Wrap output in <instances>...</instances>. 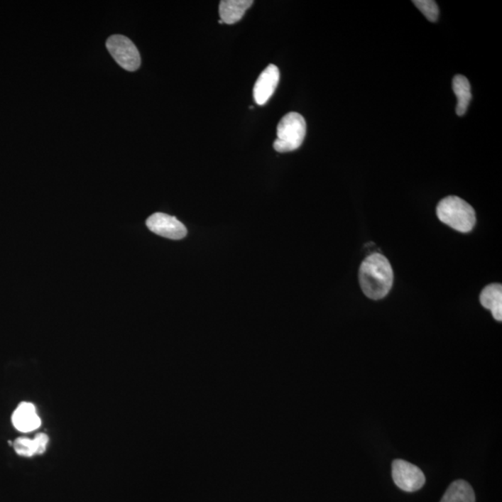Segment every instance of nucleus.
<instances>
[{
	"label": "nucleus",
	"mask_w": 502,
	"mask_h": 502,
	"mask_svg": "<svg viewBox=\"0 0 502 502\" xmlns=\"http://www.w3.org/2000/svg\"><path fill=\"white\" fill-rule=\"evenodd\" d=\"M452 88L457 99H458L456 112L459 116H464L471 100L470 82L464 76L458 75L453 78Z\"/></svg>",
	"instance_id": "nucleus-12"
},
{
	"label": "nucleus",
	"mask_w": 502,
	"mask_h": 502,
	"mask_svg": "<svg viewBox=\"0 0 502 502\" xmlns=\"http://www.w3.org/2000/svg\"><path fill=\"white\" fill-rule=\"evenodd\" d=\"M481 305L491 311L496 320H502V285L491 284L486 287L481 293Z\"/></svg>",
	"instance_id": "nucleus-10"
},
{
	"label": "nucleus",
	"mask_w": 502,
	"mask_h": 502,
	"mask_svg": "<svg viewBox=\"0 0 502 502\" xmlns=\"http://www.w3.org/2000/svg\"><path fill=\"white\" fill-rule=\"evenodd\" d=\"M440 502H476V495L470 484L458 480L451 484Z\"/></svg>",
	"instance_id": "nucleus-11"
},
{
	"label": "nucleus",
	"mask_w": 502,
	"mask_h": 502,
	"mask_svg": "<svg viewBox=\"0 0 502 502\" xmlns=\"http://www.w3.org/2000/svg\"><path fill=\"white\" fill-rule=\"evenodd\" d=\"M253 3L252 0H222L219 3V17L224 23L234 25L242 19Z\"/></svg>",
	"instance_id": "nucleus-9"
},
{
	"label": "nucleus",
	"mask_w": 502,
	"mask_h": 502,
	"mask_svg": "<svg viewBox=\"0 0 502 502\" xmlns=\"http://www.w3.org/2000/svg\"><path fill=\"white\" fill-rule=\"evenodd\" d=\"M437 217L442 222L461 233H469L476 224V212L461 197H444L437 207Z\"/></svg>",
	"instance_id": "nucleus-2"
},
{
	"label": "nucleus",
	"mask_w": 502,
	"mask_h": 502,
	"mask_svg": "<svg viewBox=\"0 0 502 502\" xmlns=\"http://www.w3.org/2000/svg\"><path fill=\"white\" fill-rule=\"evenodd\" d=\"M107 48L117 64L125 70L134 72L139 69L140 53L131 39L121 35L112 36L107 39Z\"/></svg>",
	"instance_id": "nucleus-4"
},
{
	"label": "nucleus",
	"mask_w": 502,
	"mask_h": 502,
	"mask_svg": "<svg viewBox=\"0 0 502 502\" xmlns=\"http://www.w3.org/2000/svg\"><path fill=\"white\" fill-rule=\"evenodd\" d=\"M280 80L278 66L270 65L258 77L253 89V97L258 105H263L272 97Z\"/></svg>",
	"instance_id": "nucleus-7"
},
{
	"label": "nucleus",
	"mask_w": 502,
	"mask_h": 502,
	"mask_svg": "<svg viewBox=\"0 0 502 502\" xmlns=\"http://www.w3.org/2000/svg\"><path fill=\"white\" fill-rule=\"evenodd\" d=\"M11 420L15 428L23 432L34 431L41 425L37 410L31 403H21L15 410Z\"/></svg>",
	"instance_id": "nucleus-8"
},
{
	"label": "nucleus",
	"mask_w": 502,
	"mask_h": 502,
	"mask_svg": "<svg viewBox=\"0 0 502 502\" xmlns=\"http://www.w3.org/2000/svg\"><path fill=\"white\" fill-rule=\"evenodd\" d=\"M278 138L273 148L278 153L295 151L302 146L306 135L305 117L298 113H288L278 126Z\"/></svg>",
	"instance_id": "nucleus-3"
},
{
	"label": "nucleus",
	"mask_w": 502,
	"mask_h": 502,
	"mask_svg": "<svg viewBox=\"0 0 502 502\" xmlns=\"http://www.w3.org/2000/svg\"><path fill=\"white\" fill-rule=\"evenodd\" d=\"M413 3L430 22H437L439 15L437 2L434 0H415Z\"/></svg>",
	"instance_id": "nucleus-14"
},
{
	"label": "nucleus",
	"mask_w": 502,
	"mask_h": 502,
	"mask_svg": "<svg viewBox=\"0 0 502 502\" xmlns=\"http://www.w3.org/2000/svg\"><path fill=\"white\" fill-rule=\"evenodd\" d=\"M218 23H224V22H222V20H219V21H218Z\"/></svg>",
	"instance_id": "nucleus-16"
},
{
	"label": "nucleus",
	"mask_w": 502,
	"mask_h": 502,
	"mask_svg": "<svg viewBox=\"0 0 502 502\" xmlns=\"http://www.w3.org/2000/svg\"><path fill=\"white\" fill-rule=\"evenodd\" d=\"M34 439L38 446V455H41V454H43L45 450H46L48 442H49V437H48L46 435L38 434V435H36Z\"/></svg>",
	"instance_id": "nucleus-15"
},
{
	"label": "nucleus",
	"mask_w": 502,
	"mask_h": 502,
	"mask_svg": "<svg viewBox=\"0 0 502 502\" xmlns=\"http://www.w3.org/2000/svg\"><path fill=\"white\" fill-rule=\"evenodd\" d=\"M393 482L405 492L417 491L425 484V476L416 465L404 459H395L392 464Z\"/></svg>",
	"instance_id": "nucleus-5"
},
{
	"label": "nucleus",
	"mask_w": 502,
	"mask_h": 502,
	"mask_svg": "<svg viewBox=\"0 0 502 502\" xmlns=\"http://www.w3.org/2000/svg\"><path fill=\"white\" fill-rule=\"evenodd\" d=\"M146 225L153 233L166 239L180 240L187 234L185 225L178 219L166 213L156 212L150 216Z\"/></svg>",
	"instance_id": "nucleus-6"
},
{
	"label": "nucleus",
	"mask_w": 502,
	"mask_h": 502,
	"mask_svg": "<svg viewBox=\"0 0 502 502\" xmlns=\"http://www.w3.org/2000/svg\"><path fill=\"white\" fill-rule=\"evenodd\" d=\"M13 447L19 456L32 457L38 455L35 439L19 437L14 441Z\"/></svg>",
	"instance_id": "nucleus-13"
},
{
	"label": "nucleus",
	"mask_w": 502,
	"mask_h": 502,
	"mask_svg": "<svg viewBox=\"0 0 502 502\" xmlns=\"http://www.w3.org/2000/svg\"><path fill=\"white\" fill-rule=\"evenodd\" d=\"M359 282L364 294L369 299L378 300L386 297L393 283L390 261L380 253L365 258L359 269Z\"/></svg>",
	"instance_id": "nucleus-1"
}]
</instances>
